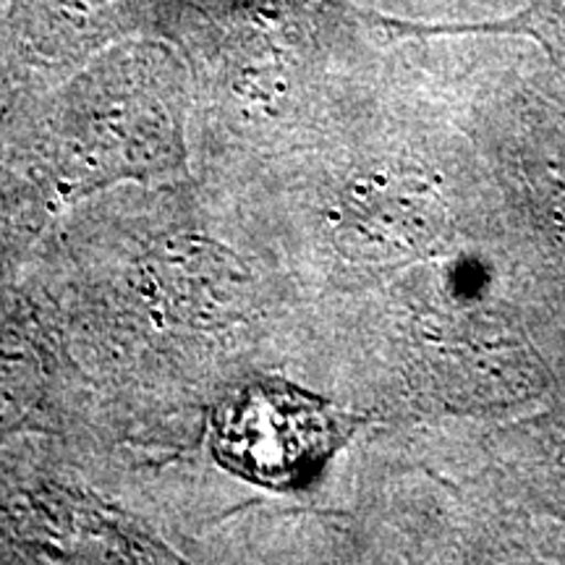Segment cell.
Wrapping results in <instances>:
<instances>
[{
    "label": "cell",
    "mask_w": 565,
    "mask_h": 565,
    "mask_svg": "<svg viewBox=\"0 0 565 565\" xmlns=\"http://www.w3.org/2000/svg\"><path fill=\"white\" fill-rule=\"evenodd\" d=\"M333 445L335 422L328 404L294 385H246L215 414L217 461L275 490L307 482Z\"/></svg>",
    "instance_id": "obj_1"
},
{
    "label": "cell",
    "mask_w": 565,
    "mask_h": 565,
    "mask_svg": "<svg viewBox=\"0 0 565 565\" xmlns=\"http://www.w3.org/2000/svg\"><path fill=\"white\" fill-rule=\"evenodd\" d=\"M463 30L524 34V38L540 42L550 58L561 68H565V0H532L513 19H503L482 26H463Z\"/></svg>",
    "instance_id": "obj_2"
}]
</instances>
